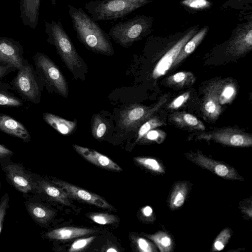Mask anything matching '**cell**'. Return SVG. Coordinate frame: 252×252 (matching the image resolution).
<instances>
[{
  "label": "cell",
  "mask_w": 252,
  "mask_h": 252,
  "mask_svg": "<svg viewBox=\"0 0 252 252\" xmlns=\"http://www.w3.org/2000/svg\"><path fill=\"white\" fill-rule=\"evenodd\" d=\"M43 191L49 197L64 205L70 206L68 197L65 192L58 186L43 181L40 183Z\"/></svg>",
  "instance_id": "obj_26"
},
{
  "label": "cell",
  "mask_w": 252,
  "mask_h": 252,
  "mask_svg": "<svg viewBox=\"0 0 252 252\" xmlns=\"http://www.w3.org/2000/svg\"><path fill=\"white\" fill-rule=\"evenodd\" d=\"M44 121L59 133L66 135L75 128L76 121H71L63 119L52 113L45 112L42 115Z\"/></svg>",
  "instance_id": "obj_22"
},
{
  "label": "cell",
  "mask_w": 252,
  "mask_h": 252,
  "mask_svg": "<svg viewBox=\"0 0 252 252\" xmlns=\"http://www.w3.org/2000/svg\"><path fill=\"white\" fill-rule=\"evenodd\" d=\"M202 111L204 115L211 120H217L221 112L217 93L210 83L206 88L203 98Z\"/></svg>",
  "instance_id": "obj_18"
},
{
  "label": "cell",
  "mask_w": 252,
  "mask_h": 252,
  "mask_svg": "<svg viewBox=\"0 0 252 252\" xmlns=\"http://www.w3.org/2000/svg\"><path fill=\"white\" fill-rule=\"evenodd\" d=\"M9 198L6 194L1 200L0 202V234L1 233L4 217L6 213V210L8 206Z\"/></svg>",
  "instance_id": "obj_40"
},
{
  "label": "cell",
  "mask_w": 252,
  "mask_h": 252,
  "mask_svg": "<svg viewBox=\"0 0 252 252\" xmlns=\"http://www.w3.org/2000/svg\"><path fill=\"white\" fill-rule=\"evenodd\" d=\"M41 0H20V16L22 23L32 29L38 24Z\"/></svg>",
  "instance_id": "obj_17"
},
{
  "label": "cell",
  "mask_w": 252,
  "mask_h": 252,
  "mask_svg": "<svg viewBox=\"0 0 252 252\" xmlns=\"http://www.w3.org/2000/svg\"><path fill=\"white\" fill-rule=\"evenodd\" d=\"M151 21L144 15H137L126 21L119 22L109 31L110 38L124 47H129L148 33Z\"/></svg>",
  "instance_id": "obj_4"
},
{
  "label": "cell",
  "mask_w": 252,
  "mask_h": 252,
  "mask_svg": "<svg viewBox=\"0 0 252 252\" xmlns=\"http://www.w3.org/2000/svg\"></svg>",
  "instance_id": "obj_46"
},
{
  "label": "cell",
  "mask_w": 252,
  "mask_h": 252,
  "mask_svg": "<svg viewBox=\"0 0 252 252\" xmlns=\"http://www.w3.org/2000/svg\"><path fill=\"white\" fill-rule=\"evenodd\" d=\"M165 125V123L157 117L150 118L140 126L138 132L137 143L150 130L158 128Z\"/></svg>",
  "instance_id": "obj_30"
},
{
  "label": "cell",
  "mask_w": 252,
  "mask_h": 252,
  "mask_svg": "<svg viewBox=\"0 0 252 252\" xmlns=\"http://www.w3.org/2000/svg\"><path fill=\"white\" fill-rule=\"evenodd\" d=\"M190 158L194 162L220 177L229 179H238L237 174L233 169L224 164L214 160L201 153L194 154L193 156H190Z\"/></svg>",
  "instance_id": "obj_14"
},
{
  "label": "cell",
  "mask_w": 252,
  "mask_h": 252,
  "mask_svg": "<svg viewBox=\"0 0 252 252\" xmlns=\"http://www.w3.org/2000/svg\"><path fill=\"white\" fill-rule=\"evenodd\" d=\"M74 150L90 162L103 168L121 171L122 168L108 157L98 152L78 145H73Z\"/></svg>",
  "instance_id": "obj_15"
},
{
  "label": "cell",
  "mask_w": 252,
  "mask_h": 252,
  "mask_svg": "<svg viewBox=\"0 0 252 252\" xmlns=\"http://www.w3.org/2000/svg\"><path fill=\"white\" fill-rule=\"evenodd\" d=\"M106 252H118V251L114 248H110L106 250Z\"/></svg>",
  "instance_id": "obj_44"
},
{
  "label": "cell",
  "mask_w": 252,
  "mask_h": 252,
  "mask_svg": "<svg viewBox=\"0 0 252 252\" xmlns=\"http://www.w3.org/2000/svg\"><path fill=\"white\" fill-rule=\"evenodd\" d=\"M95 238V237L93 236L78 239L72 244L68 251L69 252H75L81 251L91 243Z\"/></svg>",
  "instance_id": "obj_37"
},
{
  "label": "cell",
  "mask_w": 252,
  "mask_h": 252,
  "mask_svg": "<svg viewBox=\"0 0 252 252\" xmlns=\"http://www.w3.org/2000/svg\"><path fill=\"white\" fill-rule=\"evenodd\" d=\"M50 0L54 6H55L56 4V0Z\"/></svg>",
  "instance_id": "obj_45"
},
{
  "label": "cell",
  "mask_w": 252,
  "mask_h": 252,
  "mask_svg": "<svg viewBox=\"0 0 252 252\" xmlns=\"http://www.w3.org/2000/svg\"><path fill=\"white\" fill-rule=\"evenodd\" d=\"M15 70L13 67L0 63V80Z\"/></svg>",
  "instance_id": "obj_41"
},
{
  "label": "cell",
  "mask_w": 252,
  "mask_h": 252,
  "mask_svg": "<svg viewBox=\"0 0 252 252\" xmlns=\"http://www.w3.org/2000/svg\"><path fill=\"white\" fill-rule=\"evenodd\" d=\"M187 194L185 184L179 183L174 187L170 199V207L175 209L181 207L184 203Z\"/></svg>",
  "instance_id": "obj_28"
},
{
  "label": "cell",
  "mask_w": 252,
  "mask_h": 252,
  "mask_svg": "<svg viewBox=\"0 0 252 252\" xmlns=\"http://www.w3.org/2000/svg\"><path fill=\"white\" fill-rule=\"evenodd\" d=\"M89 217L93 221L101 225L114 223L118 220L117 216L107 213H93Z\"/></svg>",
  "instance_id": "obj_32"
},
{
  "label": "cell",
  "mask_w": 252,
  "mask_h": 252,
  "mask_svg": "<svg viewBox=\"0 0 252 252\" xmlns=\"http://www.w3.org/2000/svg\"><path fill=\"white\" fill-rule=\"evenodd\" d=\"M4 171L7 178L19 191L28 193L33 189V183L31 176L19 165H8L4 167Z\"/></svg>",
  "instance_id": "obj_13"
},
{
  "label": "cell",
  "mask_w": 252,
  "mask_h": 252,
  "mask_svg": "<svg viewBox=\"0 0 252 252\" xmlns=\"http://www.w3.org/2000/svg\"><path fill=\"white\" fill-rule=\"evenodd\" d=\"M150 2V0H95L86 3L84 7L94 21H110L124 18Z\"/></svg>",
  "instance_id": "obj_2"
},
{
  "label": "cell",
  "mask_w": 252,
  "mask_h": 252,
  "mask_svg": "<svg viewBox=\"0 0 252 252\" xmlns=\"http://www.w3.org/2000/svg\"><path fill=\"white\" fill-rule=\"evenodd\" d=\"M195 33V29H192L176 43L158 61L152 72V77L158 79L164 75L173 66L181 50Z\"/></svg>",
  "instance_id": "obj_11"
},
{
  "label": "cell",
  "mask_w": 252,
  "mask_h": 252,
  "mask_svg": "<svg viewBox=\"0 0 252 252\" xmlns=\"http://www.w3.org/2000/svg\"><path fill=\"white\" fill-rule=\"evenodd\" d=\"M165 137L166 133L164 131L155 128L148 131L143 138L147 140L160 143L164 140Z\"/></svg>",
  "instance_id": "obj_36"
},
{
  "label": "cell",
  "mask_w": 252,
  "mask_h": 252,
  "mask_svg": "<svg viewBox=\"0 0 252 252\" xmlns=\"http://www.w3.org/2000/svg\"><path fill=\"white\" fill-rule=\"evenodd\" d=\"M9 83L0 80V106L9 107L24 106L23 100L11 92Z\"/></svg>",
  "instance_id": "obj_23"
},
{
  "label": "cell",
  "mask_w": 252,
  "mask_h": 252,
  "mask_svg": "<svg viewBox=\"0 0 252 252\" xmlns=\"http://www.w3.org/2000/svg\"><path fill=\"white\" fill-rule=\"evenodd\" d=\"M167 96L164 95L151 106L135 104L122 112L119 125L124 128L131 129L139 126L151 118V116L165 103Z\"/></svg>",
  "instance_id": "obj_7"
},
{
  "label": "cell",
  "mask_w": 252,
  "mask_h": 252,
  "mask_svg": "<svg viewBox=\"0 0 252 252\" xmlns=\"http://www.w3.org/2000/svg\"><path fill=\"white\" fill-rule=\"evenodd\" d=\"M135 160L140 165L153 171L162 173L164 170L156 159L148 157H135Z\"/></svg>",
  "instance_id": "obj_31"
},
{
  "label": "cell",
  "mask_w": 252,
  "mask_h": 252,
  "mask_svg": "<svg viewBox=\"0 0 252 252\" xmlns=\"http://www.w3.org/2000/svg\"><path fill=\"white\" fill-rule=\"evenodd\" d=\"M142 213L146 217H149L153 214V209L149 206H146L142 209Z\"/></svg>",
  "instance_id": "obj_43"
},
{
  "label": "cell",
  "mask_w": 252,
  "mask_h": 252,
  "mask_svg": "<svg viewBox=\"0 0 252 252\" xmlns=\"http://www.w3.org/2000/svg\"><path fill=\"white\" fill-rule=\"evenodd\" d=\"M95 232H96V230L91 228L63 227L48 232L45 234V236L50 239L66 240L91 234Z\"/></svg>",
  "instance_id": "obj_19"
},
{
  "label": "cell",
  "mask_w": 252,
  "mask_h": 252,
  "mask_svg": "<svg viewBox=\"0 0 252 252\" xmlns=\"http://www.w3.org/2000/svg\"><path fill=\"white\" fill-rule=\"evenodd\" d=\"M47 41L54 45L67 67L73 72L81 65V59L60 20L45 22Z\"/></svg>",
  "instance_id": "obj_3"
},
{
  "label": "cell",
  "mask_w": 252,
  "mask_h": 252,
  "mask_svg": "<svg viewBox=\"0 0 252 252\" xmlns=\"http://www.w3.org/2000/svg\"><path fill=\"white\" fill-rule=\"evenodd\" d=\"M190 97V93L185 92L174 99L168 105L167 108L169 109H177L183 106Z\"/></svg>",
  "instance_id": "obj_38"
},
{
  "label": "cell",
  "mask_w": 252,
  "mask_h": 252,
  "mask_svg": "<svg viewBox=\"0 0 252 252\" xmlns=\"http://www.w3.org/2000/svg\"><path fill=\"white\" fill-rule=\"evenodd\" d=\"M208 30V27H204L187 42L181 50L173 64V66L178 65L194 51L205 36Z\"/></svg>",
  "instance_id": "obj_24"
},
{
  "label": "cell",
  "mask_w": 252,
  "mask_h": 252,
  "mask_svg": "<svg viewBox=\"0 0 252 252\" xmlns=\"http://www.w3.org/2000/svg\"><path fill=\"white\" fill-rule=\"evenodd\" d=\"M9 83L13 91L24 101L38 104L40 101L42 84L33 66L27 61Z\"/></svg>",
  "instance_id": "obj_5"
},
{
  "label": "cell",
  "mask_w": 252,
  "mask_h": 252,
  "mask_svg": "<svg viewBox=\"0 0 252 252\" xmlns=\"http://www.w3.org/2000/svg\"><path fill=\"white\" fill-rule=\"evenodd\" d=\"M106 130V126L102 118L99 115H96L93 119L92 126L93 135L96 139L101 138Z\"/></svg>",
  "instance_id": "obj_33"
},
{
  "label": "cell",
  "mask_w": 252,
  "mask_h": 252,
  "mask_svg": "<svg viewBox=\"0 0 252 252\" xmlns=\"http://www.w3.org/2000/svg\"><path fill=\"white\" fill-rule=\"evenodd\" d=\"M136 244L139 251L142 252H153L155 251L153 245L148 240L143 238L136 239Z\"/></svg>",
  "instance_id": "obj_39"
},
{
  "label": "cell",
  "mask_w": 252,
  "mask_h": 252,
  "mask_svg": "<svg viewBox=\"0 0 252 252\" xmlns=\"http://www.w3.org/2000/svg\"><path fill=\"white\" fill-rule=\"evenodd\" d=\"M13 152L0 144V158L4 157L13 154Z\"/></svg>",
  "instance_id": "obj_42"
},
{
  "label": "cell",
  "mask_w": 252,
  "mask_h": 252,
  "mask_svg": "<svg viewBox=\"0 0 252 252\" xmlns=\"http://www.w3.org/2000/svg\"><path fill=\"white\" fill-rule=\"evenodd\" d=\"M170 121L178 127L190 130L203 131L205 126L194 115L186 112H177L170 116Z\"/></svg>",
  "instance_id": "obj_21"
},
{
  "label": "cell",
  "mask_w": 252,
  "mask_h": 252,
  "mask_svg": "<svg viewBox=\"0 0 252 252\" xmlns=\"http://www.w3.org/2000/svg\"><path fill=\"white\" fill-rule=\"evenodd\" d=\"M220 105L231 103L237 94L236 85L231 80H223L211 83Z\"/></svg>",
  "instance_id": "obj_20"
},
{
  "label": "cell",
  "mask_w": 252,
  "mask_h": 252,
  "mask_svg": "<svg viewBox=\"0 0 252 252\" xmlns=\"http://www.w3.org/2000/svg\"><path fill=\"white\" fill-rule=\"evenodd\" d=\"M68 11L79 40L89 49L100 54L114 53L110 37L81 7L68 5Z\"/></svg>",
  "instance_id": "obj_1"
},
{
  "label": "cell",
  "mask_w": 252,
  "mask_h": 252,
  "mask_svg": "<svg viewBox=\"0 0 252 252\" xmlns=\"http://www.w3.org/2000/svg\"><path fill=\"white\" fill-rule=\"evenodd\" d=\"M23 54V48L19 42L11 38L0 37V63L17 70L27 61Z\"/></svg>",
  "instance_id": "obj_9"
},
{
  "label": "cell",
  "mask_w": 252,
  "mask_h": 252,
  "mask_svg": "<svg viewBox=\"0 0 252 252\" xmlns=\"http://www.w3.org/2000/svg\"><path fill=\"white\" fill-rule=\"evenodd\" d=\"M231 237L230 230L228 228L223 229L217 236L213 243V249L215 251L222 250L229 241Z\"/></svg>",
  "instance_id": "obj_34"
},
{
  "label": "cell",
  "mask_w": 252,
  "mask_h": 252,
  "mask_svg": "<svg viewBox=\"0 0 252 252\" xmlns=\"http://www.w3.org/2000/svg\"><path fill=\"white\" fill-rule=\"evenodd\" d=\"M0 130L25 142L31 140L30 133L23 124L11 116L0 113Z\"/></svg>",
  "instance_id": "obj_16"
},
{
  "label": "cell",
  "mask_w": 252,
  "mask_h": 252,
  "mask_svg": "<svg viewBox=\"0 0 252 252\" xmlns=\"http://www.w3.org/2000/svg\"><path fill=\"white\" fill-rule=\"evenodd\" d=\"M32 60L42 86L49 91H55L66 97L68 89L66 80L54 63L41 52H36L32 56Z\"/></svg>",
  "instance_id": "obj_6"
},
{
  "label": "cell",
  "mask_w": 252,
  "mask_h": 252,
  "mask_svg": "<svg viewBox=\"0 0 252 252\" xmlns=\"http://www.w3.org/2000/svg\"><path fill=\"white\" fill-rule=\"evenodd\" d=\"M195 80L193 73L190 71H182L178 72L167 79L169 85L183 87L193 84Z\"/></svg>",
  "instance_id": "obj_27"
},
{
  "label": "cell",
  "mask_w": 252,
  "mask_h": 252,
  "mask_svg": "<svg viewBox=\"0 0 252 252\" xmlns=\"http://www.w3.org/2000/svg\"><path fill=\"white\" fill-rule=\"evenodd\" d=\"M198 138L231 146L249 147L252 145V137L250 134L229 127L202 133L198 135Z\"/></svg>",
  "instance_id": "obj_8"
},
{
  "label": "cell",
  "mask_w": 252,
  "mask_h": 252,
  "mask_svg": "<svg viewBox=\"0 0 252 252\" xmlns=\"http://www.w3.org/2000/svg\"><path fill=\"white\" fill-rule=\"evenodd\" d=\"M56 186L63 189L69 198L84 201L96 206L109 209L113 207L101 196L74 185L61 181H52Z\"/></svg>",
  "instance_id": "obj_10"
},
{
  "label": "cell",
  "mask_w": 252,
  "mask_h": 252,
  "mask_svg": "<svg viewBox=\"0 0 252 252\" xmlns=\"http://www.w3.org/2000/svg\"><path fill=\"white\" fill-rule=\"evenodd\" d=\"M181 3L187 7L194 9H204L211 5L208 0H183Z\"/></svg>",
  "instance_id": "obj_35"
},
{
  "label": "cell",
  "mask_w": 252,
  "mask_h": 252,
  "mask_svg": "<svg viewBox=\"0 0 252 252\" xmlns=\"http://www.w3.org/2000/svg\"><path fill=\"white\" fill-rule=\"evenodd\" d=\"M147 237L156 244L160 252H168L171 250L172 241L165 232L160 231L154 234L147 235Z\"/></svg>",
  "instance_id": "obj_29"
},
{
  "label": "cell",
  "mask_w": 252,
  "mask_h": 252,
  "mask_svg": "<svg viewBox=\"0 0 252 252\" xmlns=\"http://www.w3.org/2000/svg\"><path fill=\"white\" fill-rule=\"evenodd\" d=\"M252 48V23H247L229 42L227 52L238 56L250 51Z\"/></svg>",
  "instance_id": "obj_12"
},
{
  "label": "cell",
  "mask_w": 252,
  "mask_h": 252,
  "mask_svg": "<svg viewBox=\"0 0 252 252\" xmlns=\"http://www.w3.org/2000/svg\"><path fill=\"white\" fill-rule=\"evenodd\" d=\"M27 209L31 216L36 221L42 224L47 223L55 214L53 211L38 203L29 204Z\"/></svg>",
  "instance_id": "obj_25"
}]
</instances>
